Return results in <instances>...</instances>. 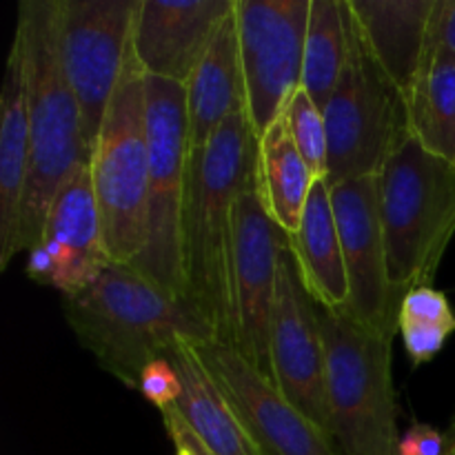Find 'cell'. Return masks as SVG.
I'll use <instances>...</instances> for the list:
<instances>
[{"mask_svg":"<svg viewBox=\"0 0 455 455\" xmlns=\"http://www.w3.org/2000/svg\"><path fill=\"white\" fill-rule=\"evenodd\" d=\"M409 133L429 154L455 164V56L427 43L407 100Z\"/></svg>","mask_w":455,"mask_h":455,"instance_id":"22","label":"cell"},{"mask_svg":"<svg viewBox=\"0 0 455 455\" xmlns=\"http://www.w3.org/2000/svg\"><path fill=\"white\" fill-rule=\"evenodd\" d=\"M164 358H169L182 382V394L173 407L213 453L262 455L231 409L229 400L218 389L213 378L196 355L191 340L180 338Z\"/></svg>","mask_w":455,"mask_h":455,"instance_id":"20","label":"cell"},{"mask_svg":"<svg viewBox=\"0 0 455 455\" xmlns=\"http://www.w3.org/2000/svg\"><path fill=\"white\" fill-rule=\"evenodd\" d=\"M238 111H247V93L234 7L187 83L189 151L203 149L222 123Z\"/></svg>","mask_w":455,"mask_h":455,"instance_id":"18","label":"cell"},{"mask_svg":"<svg viewBox=\"0 0 455 455\" xmlns=\"http://www.w3.org/2000/svg\"><path fill=\"white\" fill-rule=\"evenodd\" d=\"M271 371L280 394L315 427L331 435L318 302L307 291L289 243L278 256L271 311Z\"/></svg>","mask_w":455,"mask_h":455,"instance_id":"11","label":"cell"},{"mask_svg":"<svg viewBox=\"0 0 455 455\" xmlns=\"http://www.w3.org/2000/svg\"><path fill=\"white\" fill-rule=\"evenodd\" d=\"M136 9L138 0H60L62 65L89 160L132 44Z\"/></svg>","mask_w":455,"mask_h":455,"instance_id":"10","label":"cell"},{"mask_svg":"<svg viewBox=\"0 0 455 455\" xmlns=\"http://www.w3.org/2000/svg\"><path fill=\"white\" fill-rule=\"evenodd\" d=\"M283 118L287 123L289 133L296 142L298 151L305 158L307 167L311 169L318 180L327 178V124H324V114L314 105L305 89H298L291 100L287 102L283 111Z\"/></svg>","mask_w":455,"mask_h":455,"instance_id":"25","label":"cell"},{"mask_svg":"<svg viewBox=\"0 0 455 455\" xmlns=\"http://www.w3.org/2000/svg\"><path fill=\"white\" fill-rule=\"evenodd\" d=\"M398 323H429L455 329V314L443 291L434 287H420L403 298Z\"/></svg>","mask_w":455,"mask_h":455,"instance_id":"26","label":"cell"},{"mask_svg":"<svg viewBox=\"0 0 455 455\" xmlns=\"http://www.w3.org/2000/svg\"><path fill=\"white\" fill-rule=\"evenodd\" d=\"M25 271H27V275L34 280V283L52 284L53 260H52V256H49V251L43 247V244H38L36 249H31L29 258H27Z\"/></svg>","mask_w":455,"mask_h":455,"instance_id":"32","label":"cell"},{"mask_svg":"<svg viewBox=\"0 0 455 455\" xmlns=\"http://www.w3.org/2000/svg\"><path fill=\"white\" fill-rule=\"evenodd\" d=\"M347 4L373 60L407 102L427 52L435 0H347Z\"/></svg>","mask_w":455,"mask_h":455,"instance_id":"17","label":"cell"},{"mask_svg":"<svg viewBox=\"0 0 455 455\" xmlns=\"http://www.w3.org/2000/svg\"><path fill=\"white\" fill-rule=\"evenodd\" d=\"M349 53L324 107L329 189L340 182L380 176L395 147L409 136L407 102L373 60L347 4Z\"/></svg>","mask_w":455,"mask_h":455,"instance_id":"7","label":"cell"},{"mask_svg":"<svg viewBox=\"0 0 455 455\" xmlns=\"http://www.w3.org/2000/svg\"><path fill=\"white\" fill-rule=\"evenodd\" d=\"M258 173V138L247 111L229 116L203 149L189 151L180 253L187 300L216 342L238 349L235 203Z\"/></svg>","mask_w":455,"mask_h":455,"instance_id":"1","label":"cell"},{"mask_svg":"<svg viewBox=\"0 0 455 455\" xmlns=\"http://www.w3.org/2000/svg\"><path fill=\"white\" fill-rule=\"evenodd\" d=\"M349 53L347 0H311L302 89L324 111Z\"/></svg>","mask_w":455,"mask_h":455,"instance_id":"24","label":"cell"},{"mask_svg":"<svg viewBox=\"0 0 455 455\" xmlns=\"http://www.w3.org/2000/svg\"><path fill=\"white\" fill-rule=\"evenodd\" d=\"M0 269L16 256L20 212L29 178V123L20 53L12 44L0 96Z\"/></svg>","mask_w":455,"mask_h":455,"instance_id":"19","label":"cell"},{"mask_svg":"<svg viewBox=\"0 0 455 455\" xmlns=\"http://www.w3.org/2000/svg\"><path fill=\"white\" fill-rule=\"evenodd\" d=\"M311 0H235L247 116L260 140L302 87Z\"/></svg>","mask_w":455,"mask_h":455,"instance_id":"9","label":"cell"},{"mask_svg":"<svg viewBox=\"0 0 455 455\" xmlns=\"http://www.w3.org/2000/svg\"><path fill=\"white\" fill-rule=\"evenodd\" d=\"M160 416H163L164 429H167V435L172 440L176 455H216L196 435V431L187 425L185 418L178 413L176 407L163 409Z\"/></svg>","mask_w":455,"mask_h":455,"instance_id":"29","label":"cell"},{"mask_svg":"<svg viewBox=\"0 0 455 455\" xmlns=\"http://www.w3.org/2000/svg\"><path fill=\"white\" fill-rule=\"evenodd\" d=\"M235 0H138L132 43L147 76L187 84Z\"/></svg>","mask_w":455,"mask_h":455,"instance_id":"15","label":"cell"},{"mask_svg":"<svg viewBox=\"0 0 455 455\" xmlns=\"http://www.w3.org/2000/svg\"><path fill=\"white\" fill-rule=\"evenodd\" d=\"M13 44L20 53L29 123V178L16 251L43 243L49 207L78 164L89 163L80 109L62 65L60 0H22Z\"/></svg>","mask_w":455,"mask_h":455,"instance_id":"2","label":"cell"},{"mask_svg":"<svg viewBox=\"0 0 455 455\" xmlns=\"http://www.w3.org/2000/svg\"><path fill=\"white\" fill-rule=\"evenodd\" d=\"M258 176L271 218L284 234L293 235L318 178L307 167L283 116L258 140Z\"/></svg>","mask_w":455,"mask_h":455,"instance_id":"23","label":"cell"},{"mask_svg":"<svg viewBox=\"0 0 455 455\" xmlns=\"http://www.w3.org/2000/svg\"><path fill=\"white\" fill-rule=\"evenodd\" d=\"M398 331L413 367H420V364L431 363L444 349L455 329L429 323H398Z\"/></svg>","mask_w":455,"mask_h":455,"instance_id":"28","label":"cell"},{"mask_svg":"<svg viewBox=\"0 0 455 455\" xmlns=\"http://www.w3.org/2000/svg\"><path fill=\"white\" fill-rule=\"evenodd\" d=\"M40 244L53 260L49 287L58 289L62 298L83 291L111 262L102 243V222L93 189L92 163L78 164L62 182L49 207Z\"/></svg>","mask_w":455,"mask_h":455,"instance_id":"16","label":"cell"},{"mask_svg":"<svg viewBox=\"0 0 455 455\" xmlns=\"http://www.w3.org/2000/svg\"><path fill=\"white\" fill-rule=\"evenodd\" d=\"M289 244L311 298L327 309H345L349 300V280L331 189L324 180H315L311 187L302 222L296 234L289 235Z\"/></svg>","mask_w":455,"mask_h":455,"instance_id":"21","label":"cell"},{"mask_svg":"<svg viewBox=\"0 0 455 455\" xmlns=\"http://www.w3.org/2000/svg\"><path fill=\"white\" fill-rule=\"evenodd\" d=\"M191 345L262 455H345L238 351L216 340Z\"/></svg>","mask_w":455,"mask_h":455,"instance_id":"13","label":"cell"},{"mask_svg":"<svg viewBox=\"0 0 455 455\" xmlns=\"http://www.w3.org/2000/svg\"><path fill=\"white\" fill-rule=\"evenodd\" d=\"M89 163L107 258L116 265H132L145 247L149 185L145 69L133 52V43L129 44Z\"/></svg>","mask_w":455,"mask_h":455,"instance_id":"6","label":"cell"},{"mask_svg":"<svg viewBox=\"0 0 455 455\" xmlns=\"http://www.w3.org/2000/svg\"><path fill=\"white\" fill-rule=\"evenodd\" d=\"M149 185H147L145 247L132 262L158 287L187 298L182 274L180 225L189 164L187 84L145 74Z\"/></svg>","mask_w":455,"mask_h":455,"instance_id":"8","label":"cell"},{"mask_svg":"<svg viewBox=\"0 0 455 455\" xmlns=\"http://www.w3.org/2000/svg\"><path fill=\"white\" fill-rule=\"evenodd\" d=\"M138 391L147 403L163 411V409L173 407L178 403L182 394V382L169 358H158L145 367L140 382H138Z\"/></svg>","mask_w":455,"mask_h":455,"instance_id":"27","label":"cell"},{"mask_svg":"<svg viewBox=\"0 0 455 455\" xmlns=\"http://www.w3.org/2000/svg\"><path fill=\"white\" fill-rule=\"evenodd\" d=\"M331 438L345 455H398L394 336L318 305Z\"/></svg>","mask_w":455,"mask_h":455,"instance_id":"5","label":"cell"},{"mask_svg":"<svg viewBox=\"0 0 455 455\" xmlns=\"http://www.w3.org/2000/svg\"><path fill=\"white\" fill-rule=\"evenodd\" d=\"M378 178L391 284L404 298L431 287L455 235V164L409 133Z\"/></svg>","mask_w":455,"mask_h":455,"instance_id":"4","label":"cell"},{"mask_svg":"<svg viewBox=\"0 0 455 455\" xmlns=\"http://www.w3.org/2000/svg\"><path fill=\"white\" fill-rule=\"evenodd\" d=\"M447 455H455V418L451 420V427H449L447 434Z\"/></svg>","mask_w":455,"mask_h":455,"instance_id":"33","label":"cell"},{"mask_svg":"<svg viewBox=\"0 0 455 455\" xmlns=\"http://www.w3.org/2000/svg\"><path fill=\"white\" fill-rule=\"evenodd\" d=\"M289 235L275 225L253 176L235 203V307H238V354L262 376L274 382L271 371V311L280 249Z\"/></svg>","mask_w":455,"mask_h":455,"instance_id":"14","label":"cell"},{"mask_svg":"<svg viewBox=\"0 0 455 455\" xmlns=\"http://www.w3.org/2000/svg\"><path fill=\"white\" fill-rule=\"evenodd\" d=\"M67 324L107 373L138 391L142 371L180 338L216 340L187 298L158 287L129 265L109 262L83 291L62 302Z\"/></svg>","mask_w":455,"mask_h":455,"instance_id":"3","label":"cell"},{"mask_svg":"<svg viewBox=\"0 0 455 455\" xmlns=\"http://www.w3.org/2000/svg\"><path fill=\"white\" fill-rule=\"evenodd\" d=\"M427 43L447 49L455 56V0H435Z\"/></svg>","mask_w":455,"mask_h":455,"instance_id":"31","label":"cell"},{"mask_svg":"<svg viewBox=\"0 0 455 455\" xmlns=\"http://www.w3.org/2000/svg\"><path fill=\"white\" fill-rule=\"evenodd\" d=\"M331 204L345 256L349 300L338 309L371 331L395 336L403 298L389 275L380 220V178L367 176L331 187Z\"/></svg>","mask_w":455,"mask_h":455,"instance_id":"12","label":"cell"},{"mask_svg":"<svg viewBox=\"0 0 455 455\" xmlns=\"http://www.w3.org/2000/svg\"><path fill=\"white\" fill-rule=\"evenodd\" d=\"M398 455H447V435L416 422L404 438H400Z\"/></svg>","mask_w":455,"mask_h":455,"instance_id":"30","label":"cell"}]
</instances>
